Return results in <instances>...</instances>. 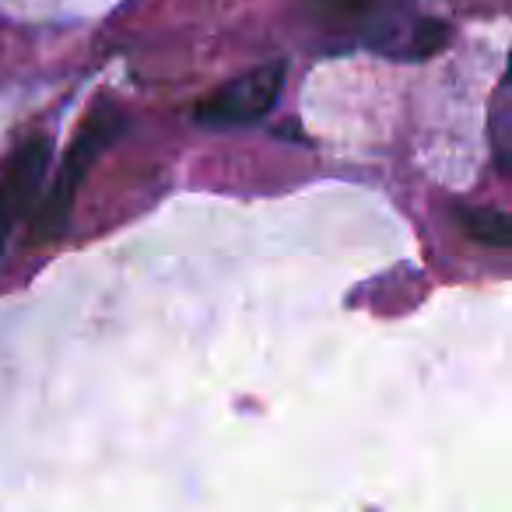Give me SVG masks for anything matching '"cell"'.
I'll return each mask as SVG.
<instances>
[{"label": "cell", "mask_w": 512, "mask_h": 512, "mask_svg": "<svg viewBox=\"0 0 512 512\" xmlns=\"http://www.w3.org/2000/svg\"><path fill=\"white\" fill-rule=\"evenodd\" d=\"M463 232L474 242L491 249H509L512 246V221L505 211H495V207H460L456 211Z\"/></svg>", "instance_id": "5b68a950"}, {"label": "cell", "mask_w": 512, "mask_h": 512, "mask_svg": "<svg viewBox=\"0 0 512 512\" xmlns=\"http://www.w3.org/2000/svg\"><path fill=\"white\" fill-rule=\"evenodd\" d=\"M50 134H29L0 172V267L8 260V246L15 239L18 225L36 211V200L46 186V169H50Z\"/></svg>", "instance_id": "277c9868"}, {"label": "cell", "mask_w": 512, "mask_h": 512, "mask_svg": "<svg viewBox=\"0 0 512 512\" xmlns=\"http://www.w3.org/2000/svg\"><path fill=\"white\" fill-rule=\"evenodd\" d=\"M309 8L334 32L393 60H428L449 46L446 22L404 15L397 0H309Z\"/></svg>", "instance_id": "6da1fadb"}, {"label": "cell", "mask_w": 512, "mask_h": 512, "mask_svg": "<svg viewBox=\"0 0 512 512\" xmlns=\"http://www.w3.org/2000/svg\"><path fill=\"white\" fill-rule=\"evenodd\" d=\"M285 78H288L285 60H271V64L253 67V71L214 88L207 99H200L197 109H193V120L211 130L253 127V123H260L278 106L281 92H285Z\"/></svg>", "instance_id": "3957f363"}, {"label": "cell", "mask_w": 512, "mask_h": 512, "mask_svg": "<svg viewBox=\"0 0 512 512\" xmlns=\"http://www.w3.org/2000/svg\"><path fill=\"white\" fill-rule=\"evenodd\" d=\"M123 130V113L113 102H95L88 109V116L81 120L78 134H74L71 148H67L64 162H60L57 176L50 186H43L32 211V242H53L67 232L71 225L74 204H78V186L85 179V172H92V165L106 155V148L116 141V134Z\"/></svg>", "instance_id": "7a4b0ae2"}, {"label": "cell", "mask_w": 512, "mask_h": 512, "mask_svg": "<svg viewBox=\"0 0 512 512\" xmlns=\"http://www.w3.org/2000/svg\"><path fill=\"white\" fill-rule=\"evenodd\" d=\"M491 148H495L498 172L509 176V169H512V88H509V78L498 81L495 99H491Z\"/></svg>", "instance_id": "8992f818"}]
</instances>
